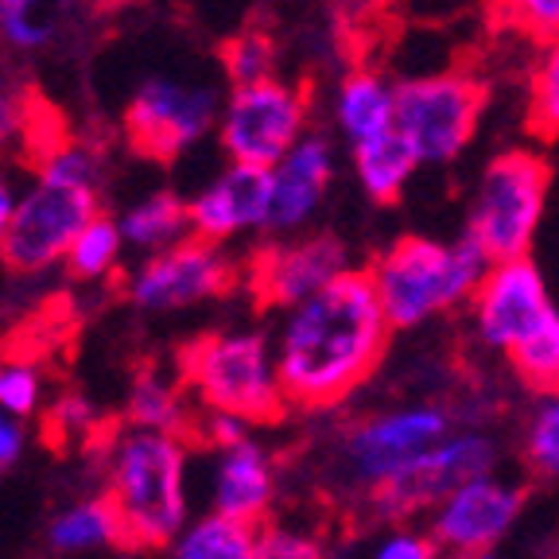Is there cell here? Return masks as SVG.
<instances>
[{
    "label": "cell",
    "instance_id": "cell-41",
    "mask_svg": "<svg viewBox=\"0 0 559 559\" xmlns=\"http://www.w3.org/2000/svg\"><path fill=\"white\" fill-rule=\"evenodd\" d=\"M478 559H509V556H506V551L498 548V551H486V556H478Z\"/></svg>",
    "mask_w": 559,
    "mask_h": 559
},
{
    "label": "cell",
    "instance_id": "cell-17",
    "mask_svg": "<svg viewBox=\"0 0 559 559\" xmlns=\"http://www.w3.org/2000/svg\"><path fill=\"white\" fill-rule=\"evenodd\" d=\"M334 171H338V148L334 136L314 129L304 136L288 156L272 167V214L269 237L307 234L319 218L326 194H331Z\"/></svg>",
    "mask_w": 559,
    "mask_h": 559
},
{
    "label": "cell",
    "instance_id": "cell-36",
    "mask_svg": "<svg viewBox=\"0 0 559 559\" xmlns=\"http://www.w3.org/2000/svg\"><path fill=\"white\" fill-rule=\"evenodd\" d=\"M194 436H199L210 451H226V447H237V443H245V439H253V424L222 416V412H202L199 424H194Z\"/></svg>",
    "mask_w": 559,
    "mask_h": 559
},
{
    "label": "cell",
    "instance_id": "cell-27",
    "mask_svg": "<svg viewBox=\"0 0 559 559\" xmlns=\"http://www.w3.org/2000/svg\"><path fill=\"white\" fill-rule=\"evenodd\" d=\"M222 74H226L229 90L280 79L276 39H272L269 32H261V27H249V32L234 35V39L222 47Z\"/></svg>",
    "mask_w": 559,
    "mask_h": 559
},
{
    "label": "cell",
    "instance_id": "cell-3",
    "mask_svg": "<svg viewBox=\"0 0 559 559\" xmlns=\"http://www.w3.org/2000/svg\"><path fill=\"white\" fill-rule=\"evenodd\" d=\"M393 331H419L443 314L471 307L489 261L466 234H401L366 264Z\"/></svg>",
    "mask_w": 559,
    "mask_h": 559
},
{
    "label": "cell",
    "instance_id": "cell-18",
    "mask_svg": "<svg viewBox=\"0 0 559 559\" xmlns=\"http://www.w3.org/2000/svg\"><path fill=\"white\" fill-rule=\"evenodd\" d=\"M206 513H218L237 524H269L276 506V459L261 439H245L237 447L210 454L206 478Z\"/></svg>",
    "mask_w": 559,
    "mask_h": 559
},
{
    "label": "cell",
    "instance_id": "cell-6",
    "mask_svg": "<svg viewBox=\"0 0 559 559\" xmlns=\"http://www.w3.org/2000/svg\"><path fill=\"white\" fill-rule=\"evenodd\" d=\"M551 167L533 148H506L489 156L466 199L463 234L486 253L489 264L533 257L548 210Z\"/></svg>",
    "mask_w": 559,
    "mask_h": 559
},
{
    "label": "cell",
    "instance_id": "cell-7",
    "mask_svg": "<svg viewBox=\"0 0 559 559\" xmlns=\"http://www.w3.org/2000/svg\"><path fill=\"white\" fill-rule=\"evenodd\" d=\"M486 114V82L466 70H436L396 82V132L419 167H447L471 148Z\"/></svg>",
    "mask_w": 559,
    "mask_h": 559
},
{
    "label": "cell",
    "instance_id": "cell-37",
    "mask_svg": "<svg viewBox=\"0 0 559 559\" xmlns=\"http://www.w3.org/2000/svg\"><path fill=\"white\" fill-rule=\"evenodd\" d=\"M24 124H27V102L16 90L0 86V148L12 144L24 132Z\"/></svg>",
    "mask_w": 559,
    "mask_h": 559
},
{
    "label": "cell",
    "instance_id": "cell-12",
    "mask_svg": "<svg viewBox=\"0 0 559 559\" xmlns=\"http://www.w3.org/2000/svg\"><path fill=\"white\" fill-rule=\"evenodd\" d=\"M97 214H105L102 191L35 175V183L16 202V218H12L9 241L0 249V261L27 276L55 269L67 261L70 245L79 241V234Z\"/></svg>",
    "mask_w": 559,
    "mask_h": 559
},
{
    "label": "cell",
    "instance_id": "cell-21",
    "mask_svg": "<svg viewBox=\"0 0 559 559\" xmlns=\"http://www.w3.org/2000/svg\"><path fill=\"white\" fill-rule=\"evenodd\" d=\"M199 416L191 412V393L183 381L167 377L164 369L148 366L132 377L129 389V428L164 431V436H194Z\"/></svg>",
    "mask_w": 559,
    "mask_h": 559
},
{
    "label": "cell",
    "instance_id": "cell-35",
    "mask_svg": "<svg viewBox=\"0 0 559 559\" xmlns=\"http://www.w3.org/2000/svg\"><path fill=\"white\" fill-rule=\"evenodd\" d=\"M493 9L513 27L536 35L540 44L559 35V0H493Z\"/></svg>",
    "mask_w": 559,
    "mask_h": 559
},
{
    "label": "cell",
    "instance_id": "cell-40",
    "mask_svg": "<svg viewBox=\"0 0 559 559\" xmlns=\"http://www.w3.org/2000/svg\"><path fill=\"white\" fill-rule=\"evenodd\" d=\"M74 4H82L86 12H117L124 4H132V0H74Z\"/></svg>",
    "mask_w": 559,
    "mask_h": 559
},
{
    "label": "cell",
    "instance_id": "cell-25",
    "mask_svg": "<svg viewBox=\"0 0 559 559\" xmlns=\"http://www.w3.org/2000/svg\"><path fill=\"white\" fill-rule=\"evenodd\" d=\"M521 463L540 481H559V393L536 396L521 428Z\"/></svg>",
    "mask_w": 559,
    "mask_h": 559
},
{
    "label": "cell",
    "instance_id": "cell-16",
    "mask_svg": "<svg viewBox=\"0 0 559 559\" xmlns=\"http://www.w3.org/2000/svg\"><path fill=\"white\" fill-rule=\"evenodd\" d=\"M272 214V171L269 167L229 164L222 167L199 194H191L194 237L229 245L237 237H269Z\"/></svg>",
    "mask_w": 559,
    "mask_h": 559
},
{
    "label": "cell",
    "instance_id": "cell-26",
    "mask_svg": "<svg viewBox=\"0 0 559 559\" xmlns=\"http://www.w3.org/2000/svg\"><path fill=\"white\" fill-rule=\"evenodd\" d=\"M121 253H124V237L117 218L114 214H97L79 234V241L70 245V253L62 264H67V272L74 280H105L121 264Z\"/></svg>",
    "mask_w": 559,
    "mask_h": 559
},
{
    "label": "cell",
    "instance_id": "cell-38",
    "mask_svg": "<svg viewBox=\"0 0 559 559\" xmlns=\"http://www.w3.org/2000/svg\"><path fill=\"white\" fill-rule=\"evenodd\" d=\"M24 451V424L0 408V471H9Z\"/></svg>",
    "mask_w": 559,
    "mask_h": 559
},
{
    "label": "cell",
    "instance_id": "cell-5",
    "mask_svg": "<svg viewBox=\"0 0 559 559\" xmlns=\"http://www.w3.org/2000/svg\"><path fill=\"white\" fill-rule=\"evenodd\" d=\"M451 431H459L454 412L439 401H404L366 412V416L342 424L334 436V481L349 498L369 501L377 489L401 478Z\"/></svg>",
    "mask_w": 559,
    "mask_h": 559
},
{
    "label": "cell",
    "instance_id": "cell-34",
    "mask_svg": "<svg viewBox=\"0 0 559 559\" xmlns=\"http://www.w3.org/2000/svg\"><path fill=\"white\" fill-rule=\"evenodd\" d=\"M361 559H447L439 544L431 540L428 528L419 524H384L381 533L369 540Z\"/></svg>",
    "mask_w": 559,
    "mask_h": 559
},
{
    "label": "cell",
    "instance_id": "cell-14",
    "mask_svg": "<svg viewBox=\"0 0 559 559\" xmlns=\"http://www.w3.org/2000/svg\"><path fill=\"white\" fill-rule=\"evenodd\" d=\"M528 489L524 481H513L506 474H486L454 493H447L428 513V533L439 544L447 559H478L486 551H498L506 536L516 528Z\"/></svg>",
    "mask_w": 559,
    "mask_h": 559
},
{
    "label": "cell",
    "instance_id": "cell-29",
    "mask_svg": "<svg viewBox=\"0 0 559 559\" xmlns=\"http://www.w3.org/2000/svg\"><path fill=\"white\" fill-rule=\"evenodd\" d=\"M528 129L540 140L559 136V35L544 39L528 79Z\"/></svg>",
    "mask_w": 559,
    "mask_h": 559
},
{
    "label": "cell",
    "instance_id": "cell-33",
    "mask_svg": "<svg viewBox=\"0 0 559 559\" xmlns=\"http://www.w3.org/2000/svg\"><path fill=\"white\" fill-rule=\"evenodd\" d=\"M44 404V377L32 361H9L0 366V408L12 419H32Z\"/></svg>",
    "mask_w": 559,
    "mask_h": 559
},
{
    "label": "cell",
    "instance_id": "cell-4",
    "mask_svg": "<svg viewBox=\"0 0 559 559\" xmlns=\"http://www.w3.org/2000/svg\"><path fill=\"white\" fill-rule=\"evenodd\" d=\"M179 381L199 412H222L253 428H272L292 408L280 384L276 346L264 331L249 326L194 338L179 354Z\"/></svg>",
    "mask_w": 559,
    "mask_h": 559
},
{
    "label": "cell",
    "instance_id": "cell-24",
    "mask_svg": "<svg viewBox=\"0 0 559 559\" xmlns=\"http://www.w3.org/2000/svg\"><path fill=\"white\" fill-rule=\"evenodd\" d=\"M257 528L226 521L218 513H202L167 544V559H253Z\"/></svg>",
    "mask_w": 559,
    "mask_h": 559
},
{
    "label": "cell",
    "instance_id": "cell-22",
    "mask_svg": "<svg viewBox=\"0 0 559 559\" xmlns=\"http://www.w3.org/2000/svg\"><path fill=\"white\" fill-rule=\"evenodd\" d=\"M349 171H354V183L361 187L369 202L377 206H393L404 199L408 183L416 179L419 159L412 156V148L401 140V132H384L373 136L358 148H349Z\"/></svg>",
    "mask_w": 559,
    "mask_h": 559
},
{
    "label": "cell",
    "instance_id": "cell-9",
    "mask_svg": "<svg viewBox=\"0 0 559 559\" xmlns=\"http://www.w3.org/2000/svg\"><path fill=\"white\" fill-rule=\"evenodd\" d=\"M226 94L210 82H187L171 74H152L132 90L124 105V140L129 148L156 164H171L199 140L218 132Z\"/></svg>",
    "mask_w": 559,
    "mask_h": 559
},
{
    "label": "cell",
    "instance_id": "cell-28",
    "mask_svg": "<svg viewBox=\"0 0 559 559\" xmlns=\"http://www.w3.org/2000/svg\"><path fill=\"white\" fill-rule=\"evenodd\" d=\"M509 369H513V377L528 393L536 396L559 393V314L509 354Z\"/></svg>",
    "mask_w": 559,
    "mask_h": 559
},
{
    "label": "cell",
    "instance_id": "cell-39",
    "mask_svg": "<svg viewBox=\"0 0 559 559\" xmlns=\"http://www.w3.org/2000/svg\"><path fill=\"white\" fill-rule=\"evenodd\" d=\"M16 187H12V179L4 171H0V249H4V241H9V229H12V218H16Z\"/></svg>",
    "mask_w": 559,
    "mask_h": 559
},
{
    "label": "cell",
    "instance_id": "cell-15",
    "mask_svg": "<svg viewBox=\"0 0 559 559\" xmlns=\"http://www.w3.org/2000/svg\"><path fill=\"white\" fill-rule=\"evenodd\" d=\"M466 314H471L474 338L493 354L509 358L521 342H528L544 323L556 319L559 307L551 304L540 264L533 257H521V261L489 264Z\"/></svg>",
    "mask_w": 559,
    "mask_h": 559
},
{
    "label": "cell",
    "instance_id": "cell-31",
    "mask_svg": "<svg viewBox=\"0 0 559 559\" xmlns=\"http://www.w3.org/2000/svg\"><path fill=\"white\" fill-rule=\"evenodd\" d=\"M35 175H44V179H55V183H74V187H94L102 191L105 183V156L90 144H55Z\"/></svg>",
    "mask_w": 559,
    "mask_h": 559
},
{
    "label": "cell",
    "instance_id": "cell-8",
    "mask_svg": "<svg viewBox=\"0 0 559 559\" xmlns=\"http://www.w3.org/2000/svg\"><path fill=\"white\" fill-rule=\"evenodd\" d=\"M314 132L311 90L292 79H269L257 86L226 90L218 117V148L229 164L276 167L296 148L299 140Z\"/></svg>",
    "mask_w": 559,
    "mask_h": 559
},
{
    "label": "cell",
    "instance_id": "cell-23",
    "mask_svg": "<svg viewBox=\"0 0 559 559\" xmlns=\"http://www.w3.org/2000/svg\"><path fill=\"white\" fill-rule=\"evenodd\" d=\"M51 548L62 551V556L124 548L121 516H117L114 501L105 498V493H97V498H82L62 509L51 521Z\"/></svg>",
    "mask_w": 559,
    "mask_h": 559
},
{
    "label": "cell",
    "instance_id": "cell-30",
    "mask_svg": "<svg viewBox=\"0 0 559 559\" xmlns=\"http://www.w3.org/2000/svg\"><path fill=\"white\" fill-rule=\"evenodd\" d=\"M51 20L39 0H0V44L12 51H44L51 44Z\"/></svg>",
    "mask_w": 559,
    "mask_h": 559
},
{
    "label": "cell",
    "instance_id": "cell-10",
    "mask_svg": "<svg viewBox=\"0 0 559 559\" xmlns=\"http://www.w3.org/2000/svg\"><path fill=\"white\" fill-rule=\"evenodd\" d=\"M501 443L481 428H459L431 447L419 463H412L401 478L377 489L366 501L369 516L381 524H412L416 516H428L447 493L486 474H498Z\"/></svg>",
    "mask_w": 559,
    "mask_h": 559
},
{
    "label": "cell",
    "instance_id": "cell-11",
    "mask_svg": "<svg viewBox=\"0 0 559 559\" xmlns=\"http://www.w3.org/2000/svg\"><path fill=\"white\" fill-rule=\"evenodd\" d=\"M354 253L338 234L307 229L292 237H264L245 264V288L261 307L292 311L307 304L331 284H338L346 272H354Z\"/></svg>",
    "mask_w": 559,
    "mask_h": 559
},
{
    "label": "cell",
    "instance_id": "cell-20",
    "mask_svg": "<svg viewBox=\"0 0 559 559\" xmlns=\"http://www.w3.org/2000/svg\"><path fill=\"white\" fill-rule=\"evenodd\" d=\"M117 226H121L124 249H136V253L152 257L164 253L171 245L194 237L191 229V199L175 191H152L144 199L129 202V206L117 214Z\"/></svg>",
    "mask_w": 559,
    "mask_h": 559
},
{
    "label": "cell",
    "instance_id": "cell-13",
    "mask_svg": "<svg viewBox=\"0 0 559 559\" xmlns=\"http://www.w3.org/2000/svg\"><path fill=\"white\" fill-rule=\"evenodd\" d=\"M237 261L226 245L187 237L164 253L140 257V264L124 280V296L136 311L175 314L191 311L210 299H222L237 288Z\"/></svg>",
    "mask_w": 559,
    "mask_h": 559
},
{
    "label": "cell",
    "instance_id": "cell-2",
    "mask_svg": "<svg viewBox=\"0 0 559 559\" xmlns=\"http://www.w3.org/2000/svg\"><path fill=\"white\" fill-rule=\"evenodd\" d=\"M102 493L114 501L117 516H121L124 548H167L194 521L187 439L124 428L105 454Z\"/></svg>",
    "mask_w": 559,
    "mask_h": 559
},
{
    "label": "cell",
    "instance_id": "cell-19",
    "mask_svg": "<svg viewBox=\"0 0 559 559\" xmlns=\"http://www.w3.org/2000/svg\"><path fill=\"white\" fill-rule=\"evenodd\" d=\"M331 129L346 148L396 129V82L373 67L346 70L331 90Z\"/></svg>",
    "mask_w": 559,
    "mask_h": 559
},
{
    "label": "cell",
    "instance_id": "cell-32",
    "mask_svg": "<svg viewBox=\"0 0 559 559\" xmlns=\"http://www.w3.org/2000/svg\"><path fill=\"white\" fill-rule=\"evenodd\" d=\"M253 559H331L326 544L296 524H261L257 528Z\"/></svg>",
    "mask_w": 559,
    "mask_h": 559
},
{
    "label": "cell",
    "instance_id": "cell-1",
    "mask_svg": "<svg viewBox=\"0 0 559 559\" xmlns=\"http://www.w3.org/2000/svg\"><path fill=\"white\" fill-rule=\"evenodd\" d=\"M393 323L366 269H354L307 304L280 314L276 369L299 412H334L381 369Z\"/></svg>",
    "mask_w": 559,
    "mask_h": 559
}]
</instances>
